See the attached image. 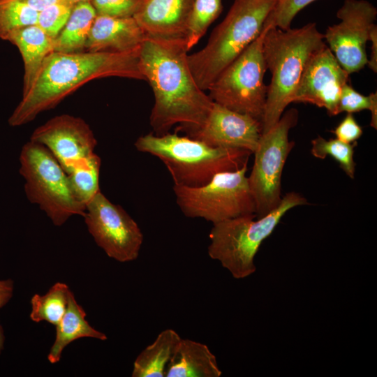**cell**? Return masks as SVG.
Here are the masks:
<instances>
[{"label":"cell","mask_w":377,"mask_h":377,"mask_svg":"<svg viewBox=\"0 0 377 377\" xmlns=\"http://www.w3.org/2000/svg\"><path fill=\"white\" fill-rule=\"evenodd\" d=\"M96 15L90 1L75 4L66 24L54 39V52L72 53L85 50Z\"/></svg>","instance_id":"obj_22"},{"label":"cell","mask_w":377,"mask_h":377,"mask_svg":"<svg viewBox=\"0 0 377 377\" xmlns=\"http://www.w3.org/2000/svg\"><path fill=\"white\" fill-rule=\"evenodd\" d=\"M221 374L216 357L207 345L183 339L165 371V377H219Z\"/></svg>","instance_id":"obj_18"},{"label":"cell","mask_w":377,"mask_h":377,"mask_svg":"<svg viewBox=\"0 0 377 377\" xmlns=\"http://www.w3.org/2000/svg\"><path fill=\"white\" fill-rule=\"evenodd\" d=\"M37 12L63 0H21Z\"/></svg>","instance_id":"obj_35"},{"label":"cell","mask_w":377,"mask_h":377,"mask_svg":"<svg viewBox=\"0 0 377 377\" xmlns=\"http://www.w3.org/2000/svg\"><path fill=\"white\" fill-rule=\"evenodd\" d=\"M182 338L172 329L163 330L134 361L132 377H164L166 367Z\"/></svg>","instance_id":"obj_21"},{"label":"cell","mask_w":377,"mask_h":377,"mask_svg":"<svg viewBox=\"0 0 377 377\" xmlns=\"http://www.w3.org/2000/svg\"><path fill=\"white\" fill-rule=\"evenodd\" d=\"M74 4L68 0L56 3L38 12L36 25L54 39L66 24Z\"/></svg>","instance_id":"obj_29"},{"label":"cell","mask_w":377,"mask_h":377,"mask_svg":"<svg viewBox=\"0 0 377 377\" xmlns=\"http://www.w3.org/2000/svg\"><path fill=\"white\" fill-rule=\"evenodd\" d=\"M13 292L14 281L13 279H0V309L9 302L13 297ZM5 339L4 330L0 323V355L4 349Z\"/></svg>","instance_id":"obj_33"},{"label":"cell","mask_w":377,"mask_h":377,"mask_svg":"<svg viewBox=\"0 0 377 377\" xmlns=\"http://www.w3.org/2000/svg\"><path fill=\"white\" fill-rule=\"evenodd\" d=\"M337 16L340 22L328 27L324 39L348 74L357 72L367 64L366 43L377 9L365 0H345Z\"/></svg>","instance_id":"obj_12"},{"label":"cell","mask_w":377,"mask_h":377,"mask_svg":"<svg viewBox=\"0 0 377 377\" xmlns=\"http://www.w3.org/2000/svg\"><path fill=\"white\" fill-rule=\"evenodd\" d=\"M147 36L135 18L97 15L86 51L128 52L140 49Z\"/></svg>","instance_id":"obj_17"},{"label":"cell","mask_w":377,"mask_h":377,"mask_svg":"<svg viewBox=\"0 0 377 377\" xmlns=\"http://www.w3.org/2000/svg\"><path fill=\"white\" fill-rule=\"evenodd\" d=\"M369 110L371 113V126L377 128V93L364 96L355 91L351 86L346 84L341 90L337 105V114L346 112L353 113Z\"/></svg>","instance_id":"obj_28"},{"label":"cell","mask_w":377,"mask_h":377,"mask_svg":"<svg viewBox=\"0 0 377 377\" xmlns=\"http://www.w3.org/2000/svg\"><path fill=\"white\" fill-rule=\"evenodd\" d=\"M267 27L229 64L208 89L211 99L261 121L267 98L263 43Z\"/></svg>","instance_id":"obj_9"},{"label":"cell","mask_w":377,"mask_h":377,"mask_svg":"<svg viewBox=\"0 0 377 377\" xmlns=\"http://www.w3.org/2000/svg\"><path fill=\"white\" fill-rule=\"evenodd\" d=\"M348 74L325 45L309 60L290 103L302 102L325 108L329 115H337V105Z\"/></svg>","instance_id":"obj_14"},{"label":"cell","mask_w":377,"mask_h":377,"mask_svg":"<svg viewBox=\"0 0 377 377\" xmlns=\"http://www.w3.org/2000/svg\"><path fill=\"white\" fill-rule=\"evenodd\" d=\"M38 12L21 0H0V39L24 27L36 24Z\"/></svg>","instance_id":"obj_25"},{"label":"cell","mask_w":377,"mask_h":377,"mask_svg":"<svg viewBox=\"0 0 377 377\" xmlns=\"http://www.w3.org/2000/svg\"><path fill=\"white\" fill-rule=\"evenodd\" d=\"M369 40L371 42V54L367 65L375 73L377 71V27L374 24L370 30Z\"/></svg>","instance_id":"obj_34"},{"label":"cell","mask_w":377,"mask_h":377,"mask_svg":"<svg viewBox=\"0 0 377 377\" xmlns=\"http://www.w3.org/2000/svg\"><path fill=\"white\" fill-rule=\"evenodd\" d=\"M306 204L304 196L290 192L282 197L277 207L257 220H254L255 214H251L213 224L209 235L208 255L218 260L235 279L248 277L256 270L254 258L263 242L288 210Z\"/></svg>","instance_id":"obj_6"},{"label":"cell","mask_w":377,"mask_h":377,"mask_svg":"<svg viewBox=\"0 0 377 377\" xmlns=\"http://www.w3.org/2000/svg\"><path fill=\"white\" fill-rule=\"evenodd\" d=\"M30 140L46 147L68 173L78 162L94 153L97 140L82 118L61 114L36 128Z\"/></svg>","instance_id":"obj_13"},{"label":"cell","mask_w":377,"mask_h":377,"mask_svg":"<svg viewBox=\"0 0 377 377\" xmlns=\"http://www.w3.org/2000/svg\"><path fill=\"white\" fill-rule=\"evenodd\" d=\"M277 0H234L206 45L187 56L199 87L208 90L219 75L260 35Z\"/></svg>","instance_id":"obj_5"},{"label":"cell","mask_w":377,"mask_h":377,"mask_svg":"<svg viewBox=\"0 0 377 377\" xmlns=\"http://www.w3.org/2000/svg\"><path fill=\"white\" fill-rule=\"evenodd\" d=\"M187 52L184 41L147 36L140 47V70L154 96L149 122L156 135L176 124L184 132L201 126L214 104L195 82Z\"/></svg>","instance_id":"obj_1"},{"label":"cell","mask_w":377,"mask_h":377,"mask_svg":"<svg viewBox=\"0 0 377 377\" xmlns=\"http://www.w3.org/2000/svg\"><path fill=\"white\" fill-rule=\"evenodd\" d=\"M316 0H277L268 14L263 28L276 27L282 30L290 28L295 16L305 6Z\"/></svg>","instance_id":"obj_30"},{"label":"cell","mask_w":377,"mask_h":377,"mask_svg":"<svg viewBox=\"0 0 377 377\" xmlns=\"http://www.w3.org/2000/svg\"><path fill=\"white\" fill-rule=\"evenodd\" d=\"M297 110H288L283 113L272 128L261 133L253 153V168L248 177L257 218L267 215L281 202L282 172L295 146V142L288 140V133L297 124Z\"/></svg>","instance_id":"obj_10"},{"label":"cell","mask_w":377,"mask_h":377,"mask_svg":"<svg viewBox=\"0 0 377 377\" xmlns=\"http://www.w3.org/2000/svg\"><path fill=\"white\" fill-rule=\"evenodd\" d=\"M71 292L67 284L57 282L45 294L34 295L30 301V319L35 323L45 321L56 326L66 311Z\"/></svg>","instance_id":"obj_23"},{"label":"cell","mask_w":377,"mask_h":377,"mask_svg":"<svg viewBox=\"0 0 377 377\" xmlns=\"http://www.w3.org/2000/svg\"><path fill=\"white\" fill-rule=\"evenodd\" d=\"M221 9L222 0H194L186 38L188 51L202 38L210 24L219 15Z\"/></svg>","instance_id":"obj_26"},{"label":"cell","mask_w":377,"mask_h":377,"mask_svg":"<svg viewBox=\"0 0 377 377\" xmlns=\"http://www.w3.org/2000/svg\"><path fill=\"white\" fill-rule=\"evenodd\" d=\"M142 2H143L145 0H142Z\"/></svg>","instance_id":"obj_37"},{"label":"cell","mask_w":377,"mask_h":377,"mask_svg":"<svg viewBox=\"0 0 377 377\" xmlns=\"http://www.w3.org/2000/svg\"><path fill=\"white\" fill-rule=\"evenodd\" d=\"M247 169L245 164L237 170L218 173L201 186L174 185L177 204L186 217L202 218L213 224L255 214Z\"/></svg>","instance_id":"obj_8"},{"label":"cell","mask_w":377,"mask_h":377,"mask_svg":"<svg viewBox=\"0 0 377 377\" xmlns=\"http://www.w3.org/2000/svg\"><path fill=\"white\" fill-rule=\"evenodd\" d=\"M84 223L96 244L120 263L138 258L143 234L135 220L101 191L86 205Z\"/></svg>","instance_id":"obj_11"},{"label":"cell","mask_w":377,"mask_h":377,"mask_svg":"<svg viewBox=\"0 0 377 377\" xmlns=\"http://www.w3.org/2000/svg\"><path fill=\"white\" fill-rule=\"evenodd\" d=\"M194 0H145L133 16L147 37L186 42Z\"/></svg>","instance_id":"obj_16"},{"label":"cell","mask_w":377,"mask_h":377,"mask_svg":"<svg viewBox=\"0 0 377 377\" xmlns=\"http://www.w3.org/2000/svg\"><path fill=\"white\" fill-rule=\"evenodd\" d=\"M332 132L338 140L349 144L357 140L363 133L352 113H347Z\"/></svg>","instance_id":"obj_32"},{"label":"cell","mask_w":377,"mask_h":377,"mask_svg":"<svg viewBox=\"0 0 377 377\" xmlns=\"http://www.w3.org/2000/svg\"><path fill=\"white\" fill-rule=\"evenodd\" d=\"M86 315L83 307L77 303L71 292L66 311L56 325L55 339L47 355V360L51 364L59 362L65 348L77 339L87 337L105 341L108 339L105 334L89 324Z\"/></svg>","instance_id":"obj_20"},{"label":"cell","mask_w":377,"mask_h":377,"mask_svg":"<svg viewBox=\"0 0 377 377\" xmlns=\"http://www.w3.org/2000/svg\"><path fill=\"white\" fill-rule=\"evenodd\" d=\"M69 2L73 3L74 5L77 3H80V2H84V1H90L91 0H68Z\"/></svg>","instance_id":"obj_36"},{"label":"cell","mask_w":377,"mask_h":377,"mask_svg":"<svg viewBox=\"0 0 377 377\" xmlns=\"http://www.w3.org/2000/svg\"><path fill=\"white\" fill-rule=\"evenodd\" d=\"M136 149L158 158L169 171L174 185L198 187L209 182L218 173L235 171L248 163L251 151L213 147L177 133L139 137Z\"/></svg>","instance_id":"obj_4"},{"label":"cell","mask_w":377,"mask_h":377,"mask_svg":"<svg viewBox=\"0 0 377 377\" xmlns=\"http://www.w3.org/2000/svg\"><path fill=\"white\" fill-rule=\"evenodd\" d=\"M97 15L112 17H131L137 12L142 0H91Z\"/></svg>","instance_id":"obj_31"},{"label":"cell","mask_w":377,"mask_h":377,"mask_svg":"<svg viewBox=\"0 0 377 377\" xmlns=\"http://www.w3.org/2000/svg\"><path fill=\"white\" fill-rule=\"evenodd\" d=\"M101 158L94 153L78 162L66 173L75 196L85 206L101 191Z\"/></svg>","instance_id":"obj_24"},{"label":"cell","mask_w":377,"mask_h":377,"mask_svg":"<svg viewBox=\"0 0 377 377\" xmlns=\"http://www.w3.org/2000/svg\"><path fill=\"white\" fill-rule=\"evenodd\" d=\"M311 151L313 156L321 159L327 156H332L350 178H354L355 163L353 155L355 142L346 143L337 138L327 140L318 135L311 141Z\"/></svg>","instance_id":"obj_27"},{"label":"cell","mask_w":377,"mask_h":377,"mask_svg":"<svg viewBox=\"0 0 377 377\" xmlns=\"http://www.w3.org/2000/svg\"><path fill=\"white\" fill-rule=\"evenodd\" d=\"M326 44L315 23L282 30L267 27L263 43L267 69L272 74L261 119V133L279 120L290 103L304 71L312 56Z\"/></svg>","instance_id":"obj_3"},{"label":"cell","mask_w":377,"mask_h":377,"mask_svg":"<svg viewBox=\"0 0 377 377\" xmlns=\"http://www.w3.org/2000/svg\"><path fill=\"white\" fill-rule=\"evenodd\" d=\"M20 164L27 199L54 226H62L74 215H84L86 206L76 198L66 172L46 147L31 140L27 142L20 154Z\"/></svg>","instance_id":"obj_7"},{"label":"cell","mask_w":377,"mask_h":377,"mask_svg":"<svg viewBox=\"0 0 377 377\" xmlns=\"http://www.w3.org/2000/svg\"><path fill=\"white\" fill-rule=\"evenodd\" d=\"M139 50L128 52H51L29 90L8 119L11 126L33 121L56 107L66 96L95 79L119 77L145 80Z\"/></svg>","instance_id":"obj_2"},{"label":"cell","mask_w":377,"mask_h":377,"mask_svg":"<svg viewBox=\"0 0 377 377\" xmlns=\"http://www.w3.org/2000/svg\"><path fill=\"white\" fill-rule=\"evenodd\" d=\"M185 133L213 147L242 149L253 154L261 135V123L214 102L204 124Z\"/></svg>","instance_id":"obj_15"},{"label":"cell","mask_w":377,"mask_h":377,"mask_svg":"<svg viewBox=\"0 0 377 377\" xmlns=\"http://www.w3.org/2000/svg\"><path fill=\"white\" fill-rule=\"evenodd\" d=\"M7 40L17 47L22 58L23 94L31 87L46 57L54 52V39L34 24L11 34Z\"/></svg>","instance_id":"obj_19"}]
</instances>
